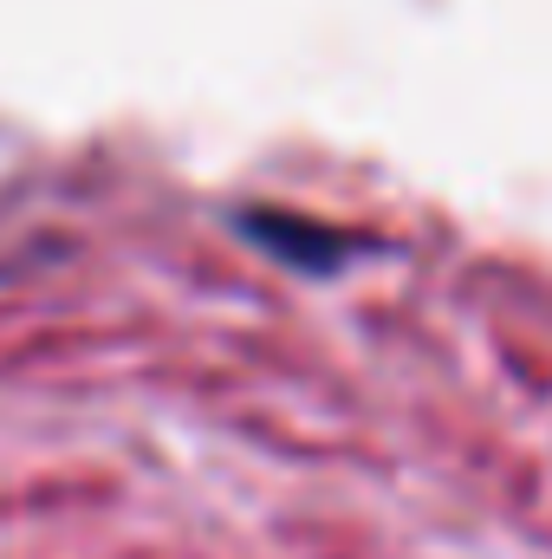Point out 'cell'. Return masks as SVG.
<instances>
[{"mask_svg": "<svg viewBox=\"0 0 552 559\" xmlns=\"http://www.w3.org/2000/svg\"><path fill=\"white\" fill-rule=\"evenodd\" d=\"M248 235L254 241H267L279 261H292V267H338L358 241H345V235H325L319 222H286V215H248Z\"/></svg>", "mask_w": 552, "mask_h": 559, "instance_id": "1", "label": "cell"}]
</instances>
